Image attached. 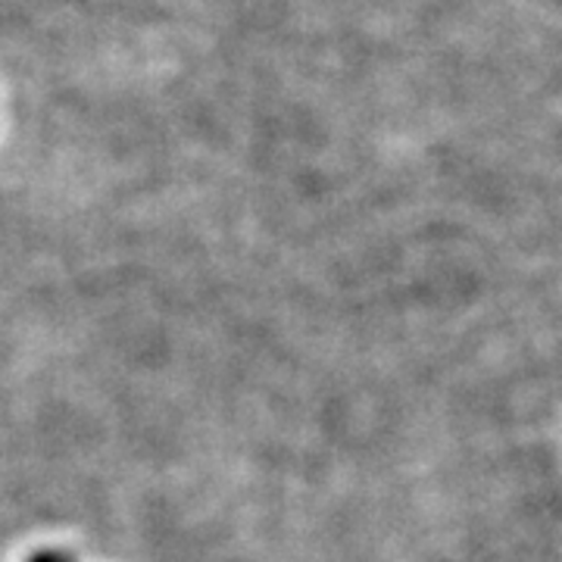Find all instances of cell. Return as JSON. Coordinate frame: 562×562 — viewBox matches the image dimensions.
Wrapping results in <instances>:
<instances>
[{"label":"cell","mask_w":562,"mask_h":562,"mask_svg":"<svg viewBox=\"0 0 562 562\" xmlns=\"http://www.w3.org/2000/svg\"><path fill=\"white\" fill-rule=\"evenodd\" d=\"M29 562H69V560L60 557V553H35Z\"/></svg>","instance_id":"6da1fadb"}]
</instances>
